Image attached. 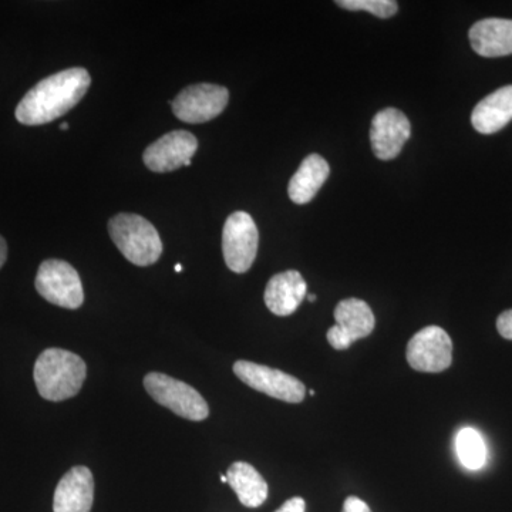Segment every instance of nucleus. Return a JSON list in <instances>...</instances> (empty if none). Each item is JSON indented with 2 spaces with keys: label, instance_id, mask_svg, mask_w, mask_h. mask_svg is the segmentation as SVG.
<instances>
[{
  "label": "nucleus",
  "instance_id": "1",
  "mask_svg": "<svg viewBox=\"0 0 512 512\" xmlns=\"http://www.w3.org/2000/svg\"><path fill=\"white\" fill-rule=\"evenodd\" d=\"M92 77L82 67L63 70L36 84L16 109V119L25 126H42L69 113L82 101Z\"/></svg>",
  "mask_w": 512,
  "mask_h": 512
},
{
  "label": "nucleus",
  "instance_id": "2",
  "mask_svg": "<svg viewBox=\"0 0 512 512\" xmlns=\"http://www.w3.org/2000/svg\"><path fill=\"white\" fill-rule=\"evenodd\" d=\"M37 392L49 402L72 399L82 389L87 366L82 357L64 349H46L37 357L35 370Z\"/></svg>",
  "mask_w": 512,
  "mask_h": 512
},
{
  "label": "nucleus",
  "instance_id": "3",
  "mask_svg": "<svg viewBox=\"0 0 512 512\" xmlns=\"http://www.w3.org/2000/svg\"><path fill=\"white\" fill-rule=\"evenodd\" d=\"M110 237L131 264L150 266L163 254V242L150 221L137 214L116 215L109 222Z\"/></svg>",
  "mask_w": 512,
  "mask_h": 512
},
{
  "label": "nucleus",
  "instance_id": "4",
  "mask_svg": "<svg viewBox=\"0 0 512 512\" xmlns=\"http://www.w3.org/2000/svg\"><path fill=\"white\" fill-rule=\"evenodd\" d=\"M144 387L158 404L183 419L202 421L210 416V407L204 397L190 384L181 380L153 372L144 377Z\"/></svg>",
  "mask_w": 512,
  "mask_h": 512
},
{
  "label": "nucleus",
  "instance_id": "5",
  "mask_svg": "<svg viewBox=\"0 0 512 512\" xmlns=\"http://www.w3.org/2000/svg\"><path fill=\"white\" fill-rule=\"evenodd\" d=\"M36 291L52 305L79 309L84 302L82 279L69 262L47 259L36 275Z\"/></svg>",
  "mask_w": 512,
  "mask_h": 512
},
{
  "label": "nucleus",
  "instance_id": "6",
  "mask_svg": "<svg viewBox=\"0 0 512 512\" xmlns=\"http://www.w3.org/2000/svg\"><path fill=\"white\" fill-rule=\"evenodd\" d=\"M259 232L251 215L237 211L229 215L222 231L225 264L235 274H245L258 254Z\"/></svg>",
  "mask_w": 512,
  "mask_h": 512
},
{
  "label": "nucleus",
  "instance_id": "7",
  "mask_svg": "<svg viewBox=\"0 0 512 512\" xmlns=\"http://www.w3.org/2000/svg\"><path fill=\"white\" fill-rule=\"evenodd\" d=\"M234 373L239 380L252 389L282 402L296 404L305 399V384L281 370L248 362V360H238L234 365Z\"/></svg>",
  "mask_w": 512,
  "mask_h": 512
},
{
  "label": "nucleus",
  "instance_id": "8",
  "mask_svg": "<svg viewBox=\"0 0 512 512\" xmlns=\"http://www.w3.org/2000/svg\"><path fill=\"white\" fill-rule=\"evenodd\" d=\"M229 92L218 84L188 86L171 103L174 116L184 123L201 124L214 120L227 109Z\"/></svg>",
  "mask_w": 512,
  "mask_h": 512
},
{
  "label": "nucleus",
  "instance_id": "9",
  "mask_svg": "<svg viewBox=\"0 0 512 512\" xmlns=\"http://www.w3.org/2000/svg\"><path fill=\"white\" fill-rule=\"evenodd\" d=\"M406 356L417 372H444L453 363V342L440 326H427L410 339Z\"/></svg>",
  "mask_w": 512,
  "mask_h": 512
},
{
  "label": "nucleus",
  "instance_id": "10",
  "mask_svg": "<svg viewBox=\"0 0 512 512\" xmlns=\"http://www.w3.org/2000/svg\"><path fill=\"white\" fill-rule=\"evenodd\" d=\"M335 320L336 325L328 330V342L336 350L349 349L357 340L367 338L376 326L370 306L355 298L338 303Z\"/></svg>",
  "mask_w": 512,
  "mask_h": 512
},
{
  "label": "nucleus",
  "instance_id": "11",
  "mask_svg": "<svg viewBox=\"0 0 512 512\" xmlns=\"http://www.w3.org/2000/svg\"><path fill=\"white\" fill-rule=\"evenodd\" d=\"M198 150V140L190 131L175 130L158 138L144 151V163L154 173H170L191 164Z\"/></svg>",
  "mask_w": 512,
  "mask_h": 512
},
{
  "label": "nucleus",
  "instance_id": "12",
  "mask_svg": "<svg viewBox=\"0 0 512 512\" xmlns=\"http://www.w3.org/2000/svg\"><path fill=\"white\" fill-rule=\"evenodd\" d=\"M412 136V124L402 111L387 107L376 114L370 128L373 153L379 160L389 161L399 156Z\"/></svg>",
  "mask_w": 512,
  "mask_h": 512
},
{
  "label": "nucleus",
  "instance_id": "13",
  "mask_svg": "<svg viewBox=\"0 0 512 512\" xmlns=\"http://www.w3.org/2000/svg\"><path fill=\"white\" fill-rule=\"evenodd\" d=\"M94 500L92 471L84 466L73 467L57 484L53 511L90 512Z\"/></svg>",
  "mask_w": 512,
  "mask_h": 512
},
{
  "label": "nucleus",
  "instance_id": "14",
  "mask_svg": "<svg viewBox=\"0 0 512 512\" xmlns=\"http://www.w3.org/2000/svg\"><path fill=\"white\" fill-rule=\"evenodd\" d=\"M308 295V285L298 271L272 276L265 289V303L276 316H289L301 306Z\"/></svg>",
  "mask_w": 512,
  "mask_h": 512
},
{
  "label": "nucleus",
  "instance_id": "15",
  "mask_svg": "<svg viewBox=\"0 0 512 512\" xmlns=\"http://www.w3.org/2000/svg\"><path fill=\"white\" fill-rule=\"evenodd\" d=\"M474 52L483 57L512 55V20L488 18L477 22L468 33Z\"/></svg>",
  "mask_w": 512,
  "mask_h": 512
},
{
  "label": "nucleus",
  "instance_id": "16",
  "mask_svg": "<svg viewBox=\"0 0 512 512\" xmlns=\"http://www.w3.org/2000/svg\"><path fill=\"white\" fill-rule=\"evenodd\" d=\"M512 120V84L495 90L477 104L471 114V123L481 134L503 130Z\"/></svg>",
  "mask_w": 512,
  "mask_h": 512
},
{
  "label": "nucleus",
  "instance_id": "17",
  "mask_svg": "<svg viewBox=\"0 0 512 512\" xmlns=\"http://www.w3.org/2000/svg\"><path fill=\"white\" fill-rule=\"evenodd\" d=\"M329 174L328 161L320 157L319 154H311L302 161L301 167L289 181V198L295 204H308L326 183Z\"/></svg>",
  "mask_w": 512,
  "mask_h": 512
},
{
  "label": "nucleus",
  "instance_id": "18",
  "mask_svg": "<svg viewBox=\"0 0 512 512\" xmlns=\"http://www.w3.org/2000/svg\"><path fill=\"white\" fill-rule=\"evenodd\" d=\"M227 478L228 484L245 507H261L268 498V484L251 464L237 461L228 468Z\"/></svg>",
  "mask_w": 512,
  "mask_h": 512
},
{
  "label": "nucleus",
  "instance_id": "19",
  "mask_svg": "<svg viewBox=\"0 0 512 512\" xmlns=\"http://www.w3.org/2000/svg\"><path fill=\"white\" fill-rule=\"evenodd\" d=\"M457 456L468 470H480L487 461V447L483 436L476 429L464 427L456 437Z\"/></svg>",
  "mask_w": 512,
  "mask_h": 512
},
{
  "label": "nucleus",
  "instance_id": "20",
  "mask_svg": "<svg viewBox=\"0 0 512 512\" xmlns=\"http://www.w3.org/2000/svg\"><path fill=\"white\" fill-rule=\"evenodd\" d=\"M336 5L348 10H365L380 19L392 18L399 10L394 0H338Z\"/></svg>",
  "mask_w": 512,
  "mask_h": 512
},
{
  "label": "nucleus",
  "instance_id": "21",
  "mask_svg": "<svg viewBox=\"0 0 512 512\" xmlns=\"http://www.w3.org/2000/svg\"><path fill=\"white\" fill-rule=\"evenodd\" d=\"M498 333L504 339L512 340V309L505 311L497 319Z\"/></svg>",
  "mask_w": 512,
  "mask_h": 512
},
{
  "label": "nucleus",
  "instance_id": "22",
  "mask_svg": "<svg viewBox=\"0 0 512 512\" xmlns=\"http://www.w3.org/2000/svg\"><path fill=\"white\" fill-rule=\"evenodd\" d=\"M342 512H372V510H370L369 505L365 501L352 495V497L346 498Z\"/></svg>",
  "mask_w": 512,
  "mask_h": 512
},
{
  "label": "nucleus",
  "instance_id": "23",
  "mask_svg": "<svg viewBox=\"0 0 512 512\" xmlns=\"http://www.w3.org/2000/svg\"><path fill=\"white\" fill-rule=\"evenodd\" d=\"M306 503L301 497H293L291 500L286 501L281 508H278L275 512H305Z\"/></svg>",
  "mask_w": 512,
  "mask_h": 512
},
{
  "label": "nucleus",
  "instance_id": "24",
  "mask_svg": "<svg viewBox=\"0 0 512 512\" xmlns=\"http://www.w3.org/2000/svg\"><path fill=\"white\" fill-rule=\"evenodd\" d=\"M6 259H8V244L3 237H0V269L5 265Z\"/></svg>",
  "mask_w": 512,
  "mask_h": 512
},
{
  "label": "nucleus",
  "instance_id": "25",
  "mask_svg": "<svg viewBox=\"0 0 512 512\" xmlns=\"http://www.w3.org/2000/svg\"><path fill=\"white\" fill-rule=\"evenodd\" d=\"M175 272H178V274H180V272H183V265H175Z\"/></svg>",
  "mask_w": 512,
  "mask_h": 512
},
{
  "label": "nucleus",
  "instance_id": "26",
  "mask_svg": "<svg viewBox=\"0 0 512 512\" xmlns=\"http://www.w3.org/2000/svg\"><path fill=\"white\" fill-rule=\"evenodd\" d=\"M69 124L67 123H62L60 124V130H69Z\"/></svg>",
  "mask_w": 512,
  "mask_h": 512
},
{
  "label": "nucleus",
  "instance_id": "27",
  "mask_svg": "<svg viewBox=\"0 0 512 512\" xmlns=\"http://www.w3.org/2000/svg\"><path fill=\"white\" fill-rule=\"evenodd\" d=\"M308 299H309V301H311V302H315V301H316V296H315V295H312V293H311V295H308Z\"/></svg>",
  "mask_w": 512,
  "mask_h": 512
},
{
  "label": "nucleus",
  "instance_id": "28",
  "mask_svg": "<svg viewBox=\"0 0 512 512\" xmlns=\"http://www.w3.org/2000/svg\"><path fill=\"white\" fill-rule=\"evenodd\" d=\"M221 481H222V483H228L227 476H221Z\"/></svg>",
  "mask_w": 512,
  "mask_h": 512
},
{
  "label": "nucleus",
  "instance_id": "29",
  "mask_svg": "<svg viewBox=\"0 0 512 512\" xmlns=\"http://www.w3.org/2000/svg\"><path fill=\"white\" fill-rule=\"evenodd\" d=\"M309 394H311V396H315V390H309Z\"/></svg>",
  "mask_w": 512,
  "mask_h": 512
}]
</instances>
